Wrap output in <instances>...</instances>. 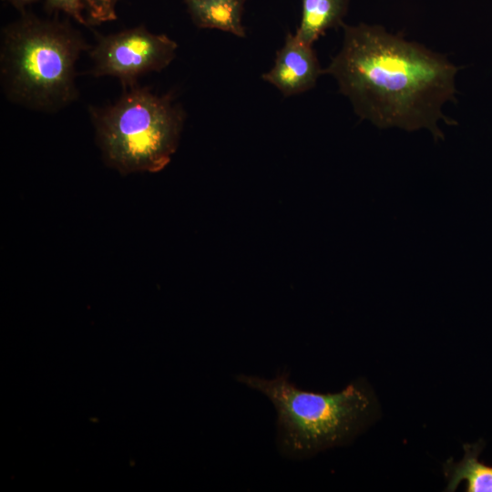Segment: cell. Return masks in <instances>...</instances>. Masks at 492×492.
<instances>
[{"instance_id":"6da1fadb","label":"cell","mask_w":492,"mask_h":492,"mask_svg":"<svg viewBox=\"0 0 492 492\" xmlns=\"http://www.w3.org/2000/svg\"><path fill=\"white\" fill-rule=\"evenodd\" d=\"M342 26V47L323 74L334 77L355 113L380 128H425L436 141L444 139L439 122L456 124L442 108L455 100L458 67L383 26Z\"/></svg>"},{"instance_id":"7a4b0ae2","label":"cell","mask_w":492,"mask_h":492,"mask_svg":"<svg viewBox=\"0 0 492 492\" xmlns=\"http://www.w3.org/2000/svg\"><path fill=\"white\" fill-rule=\"evenodd\" d=\"M236 380L272 404L276 415L275 444L280 455L302 460L352 441L376 415V400L364 380L337 393L299 388L286 370L271 379L241 374Z\"/></svg>"},{"instance_id":"3957f363","label":"cell","mask_w":492,"mask_h":492,"mask_svg":"<svg viewBox=\"0 0 492 492\" xmlns=\"http://www.w3.org/2000/svg\"><path fill=\"white\" fill-rule=\"evenodd\" d=\"M87 48L82 36L67 23L22 13L1 33L4 94L30 109H62L77 98L76 64Z\"/></svg>"},{"instance_id":"277c9868","label":"cell","mask_w":492,"mask_h":492,"mask_svg":"<svg viewBox=\"0 0 492 492\" xmlns=\"http://www.w3.org/2000/svg\"><path fill=\"white\" fill-rule=\"evenodd\" d=\"M126 89L113 105L89 108L102 159L122 175L159 172L178 149L185 112L171 94Z\"/></svg>"},{"instance_id":"5b68a950","label":"cell","mask_w":492,"mask_h":492,"mask_svg":"<svg viewBox=\"0 0 492 492\" xmlns=\"http://www.w3.org/2000/svg\"><path fill=\"white\" fill-rule=\"evenodd\" d=\"M178 45L165 34H155L144 26L97 37L89 52L90 74L118 78L124 88L138 78L165 69L175 58Z\"/></svg>"},{"instance_id":"8992f818","label":"cell","mask_w":492,"mask_h":492,"mask_svg":"<svg viewBox=\"0 0 492 492\" xmlns=\"http://www.w3.org/2000/svg\"><path fill=\"white\" fill-rule=\"evenodd\" d=\"M322 74L323 69L313 46L289 32L276 54L273 67L261 77L284 97H291L312 89Z\"/></svg>"},{"instance_id":"52a82bcc","label":"cell","mask_w":492,"mask_h":492,"mask_svg":"<svg viewBox=\"0 0 492 492\" xmlns=\"http://www.w3.org/2000/svg\"><path fill=\"white\" fill-rule=\"evenodd\" d=\"M193 23L200 28L218 29L245 37L242 12L245 0H184Z\"/></svg>"},{"instance_id":"ba28073f","label":"cell","mask_w":492,"mask_h":492,"mask_svg":"<svg viewBox=\"0 0 492 492\" xmlns=\"http://www.w3.org/2000/svg\"><path fill=\"white\" fill-rule=\"evenodd\" d=\"M485 445L482 439L474 444H464L465 454L461 461L448 459L445 462L443 470L447 479L445 491H455L465 481L466 492H492V466L478 459Z\"/></svg>"},{"instance_id":"9c48e42d","label":"cell","mask_w":492,"mask_h":492,"mask_svg":"<svg viewBox=\"0 0 492 492\" xmlns=\"http://www.w3.org/2000/svg\"><path fill=\"white\" fill-rule=\"evenodd\" d=\"M348 5L349 0H302V16L295 35L313 46L326 30L343 26Z\"/></svg>"},{"instance_id":"30bf717a","label":"cell","mask_w":492,"mask_h":492,"mask_svg":"<svg viewBox=\"0 0 492 492\" xmlns=\"http://www.w3.org/2000/svg\"><path fill=\"white\" fill-rule=\"evenodd\" d=\"M118 0H82L88 25H97L117 19Z\"/></svg>"},{"instance_id":"8fae6325","label":"cell","mask_w":492,"mask_h":492,"mask_svg":"<svg viewBox=\"0 0 492 492\" xmlns=\"http://www.w3.org/2000/svg\"><path fill=\"white\" fill-rule=\"evenodd\" d=\"M46 5L51 10L65 13L79 24L88 25L87 17L83 15L82 0H46Z\"/></svg>"},{"instance_id":"7c38bea8","label":"cell","mask_w":492,"mask_h":492,"mask_svg":"<svg viewBox=\"0 0 492 492\" xmlns=\"http://www.w3.org/2000/svg\"><path fill=\"white\" fill-rule=\"evenodd\" d=\"M14 5L17 10L24 13L25 8L36 0H4Z\"/></svg>"}]
</instances>
